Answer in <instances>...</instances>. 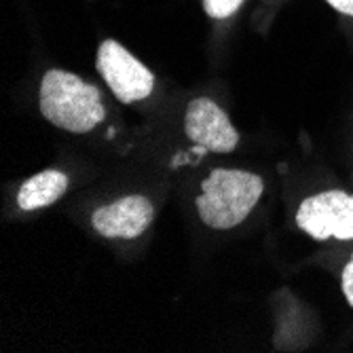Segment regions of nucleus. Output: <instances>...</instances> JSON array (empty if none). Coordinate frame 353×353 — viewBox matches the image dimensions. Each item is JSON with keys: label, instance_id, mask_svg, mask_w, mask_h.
Returning a JSON list of instances; mask_svg holds the SVG:
<instances>
[{"label": "nucleus", "instance_id": "1", "mask_svg": "<svg viewBox=\"0 0 353 353\" xmlns=\"http://www.w3.org/2000/svg\"><path fill=\"white\" fill-rule=\"evenodd\" d=\"M39 104L49 123L70 134H87L106 117L100 89L66 70H49L43 77Z\"/></svg>", "mask_w": 353, "mask_h": 353}, {"label": "nucleus", "instance_id": "2", "mask_svg": "<svg viewBox=\"0 0 353 353\" xmlns=\"http://www.w3.org/2000/svg\"><path fill=\"white\" fill-rule=\"evenodd\" d=\"M265 182L261 176L243 170L218 168L201 184L197 214L212 229L227 231L241 224L263 197Z\"/></svg>", "mask_w": 353, "mask_h": 353}, {"label": "nucleus", "instance_id": "3", "mask_svg": "<svg viewBox=\"0 0 353 353\" xmlns=\"http://www.w3.org/2000/svg\"><path fill=\"white\" fill-rule=\"evenodd\" d=\"M296 224L317 241L353 239V195L345 190H324L307 197L296 210Z\"/></svg>", "mask_w": 353, "mask_h": 353}, {"label": "nucleus", "instance_id": "4", "mask_svg": "<svg viewBox=\"0 0 353 353\" xmlns=\"http://www.w3.org/2000/svg\"><path fill=\"white\" fill-rule=\"evenodd\" d=\"M95 63L114 98L123 104L140 102L154 89L152 72L117 41H104L100 45Z\"/></svg>", "mask_w": 353, "mask_h": 353}, {"label": "nucleus", "instance_id": "5", "mask_svg": "<svg viewBox=\"0 0 353 353\" xmlns=\"http://www.w3.org/2000/svg\"><path fill=\"white\" fill-rule=\"evenodd\" d=\"M186 138L205 150L231 152L239 144V134L224 112L210 98H195L184 114Z\"/></svg>", "mask_w": 353, "mask_h": 353}, {"label": "nucleus", "instance_id": "6", "mask_svg": "<svg viewBox=\"0 0 353 353\" xmlns=\"http://www.w3.org/2000/svg\"><path fill=\"white\" fill-rule=\"evenodd\" d=\"M152 220V203L142 195H130L95 210L91 214V227L108 239H136L150 227Z\"/></svg>", "mask_w": 353, "mask_h": 353}, {"label": "nucleus", "instance_id": "7", "mask_svg": "<svg viewBox=\"0 0 353 353\" xmlns=\"http://www.w3.org/2000/svg\"><path fill=\"white\" fill-rule=\"evenodd\" d=\"M68 190V176L57 170H45L28 178L17 190V205L23 212H34L55 203Z\"/></svg>", "mask_w": 353, "mask_h": 353}, {"label": "nucleus", "instance_id": "8", "mask_svg": "<svg viewBox=\"0 0 353 353\" xmlns=\"http://www.w3.org/2000/svg\"><path fill=\"white\" fill-rule=\"evenodd\" d=\"M241 5H243V0H203L205 13L210 17H214V19H227V17H231Z\"/></svg>", "mask_w": 353, "mask_h": 353}, {"label": "nucleus", "instance_id": "9", "mask_svg": "<svg viewBox=\"0 0 353 353\" xmlns=\"http://www.w3.org/2000/svg\"><path fill=\"white\" fill-rule=\"evenodd\" d=\"M341 288H343V294H345L347 305L353 307V254H351V259L347 261V265H345V269H343Z\"/></svg>", "mask_w": 353, "mask_h": 353}, {"label": "nucleus", "instance_id": "10", "mask_svg": "<svg viewBox=\"0 0 353 353\" xmlns=\"http://www.w3.org/2000/svg\"><path fill=\"white\" fill-rule=\"evenodd\" d=\"M326 3H328L332 9H336L339 13L351 15V17H353V0H326Z\"/></svg>", "mask_w": 353, "mask_h": 353}]
</instances>
